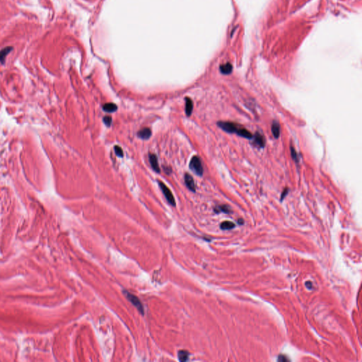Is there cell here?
Listing matches in <instances>:
<instances>
[{
  "mask_svg": "<svg viewBox=\"0 0 362 362\" xmlns=\"http://www.w3.org/2000/svg\"><path fill=\"white\" fill-rule=\"evenodd\" d=\"M233 67L230 63H226V64L222 65L220 66V71L223 74H230L232 72Z\"/></svg>",
  "mask_w": 362,
  "mask_h": 362,
  "instance_id": "11",
  "label": "cell"
},
{
  "mask_svg": "<svg viewBox=\"0 0 362 362\" xmlns=\"http://www.w3.org/2000/svg\"><path fill=\"white\" fill-rule=\"evenodd\" d=\"M221 228L223 230H228V229H232V228H234L235 227V224L234 223L231 222H228V221H226V222H222V224L220 225Z\"/></svg>",
  "mask_w": 362,
  "mask_h": 362,
  "instance_id": "15",
  "label": "cell"
},
{
  "mask_svg": "<svg viewBox=\"0 0 362 362\" xmlns=\"http://www.w3.org/2000/svg\"><path fill=\"white\" fill-rule=\"evenodd\" d=\"M190 168L195 173L196 175L202 176L203 175V167H202V161L197 156H193L190 163Z\"/></svg>",
  "mask_w": 362,
  "mask_h": 362,
  "instance_id": "2",
  "label": "cell"
},
{
  "mask_svg": "<svg viewBox=\"0 0 362 362\" xmlns=\"http://www.w3.org/2000/svg\"><path fill=\"white\" fill-rule=\"evenodd\" d=\"M114 149H115V152L116 155H117L118 157H120V158H121V157H123V155H124L123 151H122L121 147H120L119 146H115V147H114Z\"/></svg>",
  "mask_w": 362,
  "mask_h": 362,
  "instance_id": "18",
  "label": "cell"
},
{
  "mask_svg": "<svg viewBox=\"0 0 362 362\" xmlns=\"http://www.w3.org/2000/svg\"><path fill=\"white\" fill-rule=\"evenodd\" d=\"M271 130L272 132L274 137L275 139H278L280 136V124L279 122L276 120H274L272 124Z\"/></svg>",
  "mask_w": 362,
  "mask_h": 362,
  "instance_id": "8",
  "label": "cell"
},
{
  "mask_svg": "<svg viewBox=\"0 0 362 362\" xmlns=\"http://www.w3.org/2000/svg\"><path fill=\"white\" fill-rule=\"evenodd\" d=\"M217 125L224 130V132L229 134H236L238 136L246 138L247 140H252L253 134H251L250 132L244 127H241L234 122H224V121H219L217 122Z\"/></svg>",
  "mask_w": 362,
  "mask_h": 362,
  "instance_id": "1",
  "label": "cell"
},
{
  "mask_svg": "<svg viewBox=\"0 0 362 362\" xmlns=\"http://www.w3.org/2000/svg\"><path fill=\"white\" fill-rule=\"evenodd\" d=\"M238 222H240L241 224H243V221L242 219H239L238 220Z\"/></svg>",
  "mask_w": 362,
  "mask_h": 362,
  "instance_id": "22",
  "label": "cell"
},
{
  "mask_svg": "<svg viewBox=\"0 0 362 362\" xmlns=\"http://www.w3.org/2000/svg\"><path fill=\"white\" fill-rule=\"evenodd\" d=\"M291 158L293 159V160L295 161L296 163H298L299 162V156H298V155L297 154V152H296L295 149L294 148L293 146H291Z\"/></svg>",
  "mask_w": 362,
  "mask_h": 362,
  "instance_id": "17",
  "label": "cell"
},
{
  "mask_svg": "<svg viewBox=\"0 0 362 362\" xmlns=\"http://www.w3.org/2000/svg\"><path fill=\"white\" fill-rule=\"evenodd\" d=\"M158 183H159V187H161V191L163 192V195H165V198H166L167 201L168 202L169 204H171V205L175 206V198H174V197H173V194H172V193H171V191L170 190L169 188L167 186L163 183V182H161L160 181H158Z\"/></svg>",
  "mask_w": 362,
  "mask_h": 362,
  "instance_id": "4",
  "label": "cell"
},
{
  "mask_svg": "<svg viewBox=\"0 0 362 362\" xmlns=\"http://www.w3.org/2000/svg\"><path fill=\"white\" fill-rule=\"evenodd\" d=\"M185 178V185L188 187V189L193 192H195V190H195L196 189L195 184V181H194L193 177H192L190 174H188V173H185V178Z\"/></svg>",
  "mask_w": 362,
  "mask_h": 362,
  "instance_id": "7",
  "label": "cell"
},
{
  "mask_svg": "<svg viewBox=\"0 0 362 362\" xmlns=\"http://www.w3.org/2000/svg\"><path fill=\"white\" fill-rule=\"evenodd\" d=\"M123 293L124 294V296L127 297V299L130 301L131 303H132L133 306H135V307L137 308V309L142 315H144V307H143V305L142 304V302L140 301V300L139 299V298L137 297L135 295H134V294H130V292H128L127 291H124Z\"/></svg>",
  "mask_w": 362,
  "mask_h": 362,
  "instance_id": "3",
  "label": "cell"
},
{
  "mask_svg": "<svg viewBox=\"0 0 362 362\" xmlns=\"http://www.w3.org/2000/svg\"><path fill=\"white\" fill-rule=\"evenodd\" d=\"M118 109V106L117 105H115V103H108L104 104L103 105V110L104 111L108 112H113L117 110Z\"/></svg>",
  "mask_w": 362,
  "mask_h": 362,
  "instance_id": "12",
  "label": "cell"
},
{
  "mask_svg": "<svg viewBox=\"0 0 362 362\" xmlns=\"http://www.w3.org/2000/svg\"><path fill=\"white\" fill-rule=\"evenodd\" d=\"M214 212H215L216 213L224 212V213L228 214L231 212V209L228 205H221V206H216V208H214Z\"/></svg>",
  "mask_w": 362,
  "mask_h": 362,
  "instance_id": "14",
  "label": "cell"
},
{
  "mask_svg": "<svg viewBox=\"0 0 362 362\" xmlns=\"http://www.w3.org/2000/svg\"><path fill=\"white\" fill-rule=\"evenodd\" d=\"M193 109V101L189 98H185V112L187 116H190Z\"/></svg>",
  "mask_w": 362,
  "mask_h": 362,
  "instance_id": "10",
  "label": "cell"
},
{
  "mask_svg": "<svg viewBox=\"0 0 362 362\" xmlns=\"http://www.w3.org/2000/svg\"><path fill=\"white\" fill-rule=\"evenodd\" d=\"M137 135L142 140H148L151 136V131L149 128H143L139 131Z\"/></svg>",
  "mask_w": 362,
  "mask_h": 362,
  "instance_id": "9",
  "label": "cell"
},
{
  "mask_svg": "<svg viewBox=\"0 0 362 362\" xmlns=\"http://www.w3.org/2000/svg\"><path fill=\"white\" fill-rule=\"evenodd\" d=\"M189 353L187 351L181 350L178 352V359L180 361H186L188 359Z\"/></svg>",
  "mask_w": 362,
  "mask_h": 362,
  "instance_id": "16",
  "label": "cell"
},
{
  "mask_svg": "<svg viewBox=\"0 0 362 362\" xmlns=\"http://www.w3.org/2000/svg\"><path fill=\"white\" fill-rule=\"evenodd\" d=\"M103 122L105 124V125L107 127H110L111 125L112 124V118L110 117V116H105V117L103 118Z\"/></svg>",
  "mask_w": 362,
  "mask_h": 362,
  "instance_id": "19",
  "label": "cell"
},
{
  "mask_svg": "<svg viewBox=\"0 0 362 362\" xmlns=\"http://www.w3.org/2000/svg\"><path fill=\"white\" fill-rule=\"evenodd\" d=\"M252 140H253V142H254L255 145H256L260 148H264L265 146L266 142L265 137L260 132H256L255 136H253Z\"/></svg>",
  "mask_w": 362,
  "mask_h": 362,
  "instance_id": "5",
  "label": "cell"
},
{
  "mask_svg": "<svg viewBox=\"0 0 362 362\" xmlns=\"http://www.w3.org/2000/svg\"><path fill=\"white\" fill-rule=\"evenodd\" d=\"M289 190L288 189V188H285V189H284L283 190V192H282V195H281V200L284 199V197H285L287 195V194H288V193H289Z\"/></svg>",
  "mask_w": 362,
  "mask_h": 362,
  "instance_id": "20",
  "label": "cell"
},
{
  "mask_svg": "<svg viewBox=\"0 0 362 362\" xmlns=\"http://www.w3.org/2000/svg\"><path fill=\"white\" fill-rule=\"evenodd\" d=\"M12 49L13 48H12L11 47H7V48H4L3 50H2L1 51H0V61H1L2 62V63L5 62L6 56H7V55L9 54L10 52H11Z\"/></svg>",
  "mask_w": 362,
  "mask_h": 362,
  "instance_id": "13",
  "label": "cell"
},
{
  "mask_svg": "<svg viewBox=\"0 0 362 362\" xmlns=\"http://www.w3.org/2000/svg\"><path fill=\"white\" fill-rule=\"evenodd\" d=\"M278 361H289V359H288L287 358L285 357V356L280 355L279 357V359H278Z\"/></svg>",
  "mask_w": 362,
  "mask_h": 362,
  "instance_id": "21",
  "label": "cell"
},
{
  "mask_svg": "<svg viewBox=\"0 0 362 362\" xmlns=\"http://www.w3.org/2000/svg\"><path fill=\"white\" fill-rule=\"evenodd\" d=\"M149 162H150L151 166L153 168V170L157 173H160L161 170H160V168H159L158 158H157V156L154 154H149Z\"/></svg>",
  "mask_w": 362,
  "mask_h": 362,
  "instance_id": "6",
  "label": "cell"
}]
</instances>
